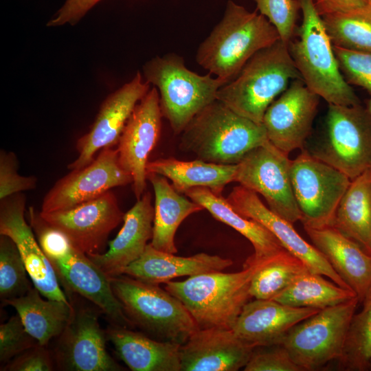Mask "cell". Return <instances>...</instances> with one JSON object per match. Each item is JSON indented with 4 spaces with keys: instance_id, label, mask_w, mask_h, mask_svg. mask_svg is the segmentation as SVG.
I'll use <instances>...</instances> for the list:
<instances>
[{
    "instance_id": "6da1fadb",
    "label": "cell",
    "mask_w": 371,
    "mask_h": 371,
    "mask_svg": "<svg viewBox=\"0 0 371 371\" xmlns=\"http://www.w3.org/2000/svg\"><path fill=\"white\" fill-rule=\"evenodd\" d=\"M28 213L38 242L65 291L89 300L111 324L133 327L112 290L111 278L63 232L45 222L33 207H29Z\"/></svg>"
},
{
    "instance_id": "7a4b0ae2",
    "label": "cell",
    "mask_w": 371,
    "mask_h": 371,
    "mask_svg": "<svg viewBox=\"0 0 371 371\" xmlns=\"http://www.w3.org/2000/svg\"><path fill=\"white\" fill-rule=\"evenodd\" d=\"M279 40L265 16L228 0L223 18L200 44L196 60L208 73L229 82L256 52Z\"/></svg>"
},
{
    "instance_id": "3957f363",
    "label": "cell",
    "mask_w": 371,
    "mask_h": 371,
    "mask_svg": "<svg viewBox=\"0 0 371 371\" xmlns=\"http://www.w3.org/2000/svg\"><path fill=\"white\" fill-rule=\"evenodd\" d=\"M297 78L301 76L288 45L279 40L256 52L238 76L218 91L216 100L238 115L262 124L269 105L290 80Z\"/></svg>"
},
{
    "instance_id": "277c9868",
    "label": "cell",
    "mask_w": 371,
    "mask_h": 371,
    "mask_svg": "<svg viewBox=\"0 0 371 371\" xmlns=\"http://www.w3.org/2000/svg\"><path fill=\"white\" fill-rule=\"evenodd\" d=\"M302 22L289 50L305 85L328 104L353 106L360 101L342 75L322 16L313 0H298Z\"/></svg>"
},
{
    "instance_id": "5b68a950",
    "label": "cell",
    "mask_w": 371,
    "mask_h": 371,
    "mask_svg": "<svg viewBox=\"0 0 371 371\" xmlns=\"http://www.w3.org/2000/svg\"><path fill=\"white\" fill-rule=\"evenodd\" d=\"M182 144L199 159L237 164L252 149L269 141L262 124L256 123L216 100L190 122Z\"/></svg>"
},
{
    "instance_id": "8992f818",
    "label": "cell",
    "mask_w": 371,
    "mask_h": 371,
    "mask_svg": "<svg viewBox=\"0 0 371 371\" xmlns=\"http://www.w3.org/2000/svg\"><path fill=\"white\" fill-rule=\"evenodd\" d=\"M254 271V265L245 262L240 271H212L183 281L171 280L165 283V289L183 304L199 328L232 329L251 297L249 286Z\"/></svg>"
},
{
    "instance_id": "52a82bcc",
    "label": "cell",
    "mask_w": 371,
    "mask_h": 371,
    "mask_svg": "<svg viewBox=\"0 0 371 371\" xmlns=\"http://www.w3.org/2000/svg\"><path fill=\"white\" fill-rule=\"evenodd\" d=\"M143 73L159 94L162 117L175 133H181L193 117L216 100L218 91L228 82L208 73L188 69L182 57L171 53L148 61Z\"/></svg>"
},
{
    "instance_id": "ba28073f",
    "label": "cell",
    "mask_w": 371,
    "mask_h": 371,
    "mask_svg": "<svg viewBox=\"0 0 371 371\" xmlns=\"http://www.w3.org/2000/svg\"><path fill=\"white\" fill-rule=\"evenodd\" d=\"M111 284L133 324L154 337L182 345L199 329L183 304L158 284L126 275L111 278Z\"/></svg>"
},
{
    "instance_id": "9c48e42d",
    "label": "cell",
    "mask_w": 371,
    "mask_h": 371,
    "mask_svg": "<svg viewBox=\"0 0 371 371\" xmlns=\"http://www.w3.org/2000/svg\"><path fill=\"white\" fill-rule=\"evenodd\" d=\"M359 304L357 297L321 309L294 326L280 346L303 370L319 368L342 356L348 329Z\"/></svg>"
},
{
    "instance_id": "30bf717a",
    "label": "cell",
    "mask_w": 371,
    "mask_h": 371,
    "mask_svg": "<svg viewBox=\"0 0 371 371\" xmlns=\"http://www.w3.org/2000/svg\"><path fill=\"white\" fill-rule=\"evenodd\" d=\"M311 153L350 180L371 169V113L360 104H328L324 139Z\"/></svg>"
},
{
    "instance_id": "8fae6325",
    "label": "cell",
    "mask_w": 371,
    "mask_h": 371,
    "mask_svg": "<svg viewBox=\"0 0 371 371\" xmlns=\"http://www.w3.org/2000/svg\"><path fill=\"white\" fill-rule=\"evenodd\" d=\"M291 179L304 227L332 226L351 180L304 149L291 160Z\"/></svg>"
},
{
    "instance_id": "7c38bea8",
    "label": "cell",
    "mask_w": 371,
    "mask_h": 371,
    "mask_svg": "<svg viewBox=\"0 0 371 371\" xmlns=\"http://www.w3.org/2000/svg\"><path fill=\"white\" fill-rule=\"evenodd\" d=\"M291 162L289 154L268 141L237 164L234 181L262 195L272 212L293 224L302 214L292 188Z\"/></svg>"
},
{
    "instance_id": "4fadbf2b",
    "label": "cell",
    "mask_w": 371,
    "mask_h": 371,
    "mask_svg": "<svg viewBox=\"0 0 371 371\" xmlns=\"http://www.w3.org/2000/svg\"><path fill=\"white\" fill-rule=\"evenodd\" d=\"M74 313L51 352L55 366L69 371H120L124 368L109 354L106 331L100 327L101 311L70 301Z\"/></svg>"
},
{
    "instance_id": "5bb4252c",
    "label": "cell",
    "mask_w": 371,
    "mask_h": 371,
    "mask_svg": "<svg viewBox=\"0 0 371 371\" xmlns=\"http://www.w3.org/2000/svg\"><path fill=\"white\" fill-rule=\"evenodd\" d=\"M131 183L133 177L121 166L117 148H104L90 164L58 179L45 195L41 212L68 210Z\"/></svg>"
},
{
    "instance_id": "9a60e30c",
    "label": "cell",
    "mask_w": 371,
    "mask_h": 371,
    "mask_svg": "<svg viewBox=\"0 0 371 371\" xmlns=\"http://www.w3.org/2000/svg\"><path fill=\"white\" fill-rule=\"evenodd\" d=\"M39 214L45 222L63 232L76 248L87 255L101 253L109 235L124 216L111 190L68 210Z\"/></svg>"
},
{
    "instance_id": "2e32d148",
    "label": "cell",
    "mask_w": 371,
    "mask_h": 371,
    "mask_svg": "<svg viewBox=\"0 0 371 371\" xmlns=\"http://www.w3.org/2000/svg\"><path fill=\"white\" fill-rule=\"evenodd\" d=\"M319 99L301 78L293 80L264 115L262 124L269 141L287 154L302 150L311 131Z\"/></svg>"
},
{
    "instance_id": "e0dca14e",
    "label": "cell",
    "mask_w": 371,
    "mask_h": 371,
    "mask_svg": "<svg viewBox=\"0 0 371 371\" xmlns=\"http://www.w3.org/2000/svg\"><path fill=\"white\" fill-rule=\"evenodd\" d=\"M161 117L159 91L153 86L135 107L117 143L119 162L133 177L137 200L146 189L148 159L160 136Z\"/></svg>"
},
{
    "instance_id": "ac0fdd59",
    "label": "cell",
    "mask_w": 371,
    "mask_h": 371,
    "mask_svg": "<svg viewBox=\"0 0 371 371\" xmlns=\"http://www.w3.org/2000/svg\"><path fill=\"white\" fill-rule=\"evenodd\" d=\"M149 89L150 84L137 71L130 82L106 97L89 131L78 139V155L68 168H81L94 159L97 152L117 144L135 107Z\"/></svg>"
},
{
    "instance_id": "d6986e66",
    "label": "cell",
    "mask_w": 371,
    "mask_h": 371,
    "mask_svg": "<svg viewBox=\"0 0 371 371\" xmlns=\"http://www.w3.org/2000/svg\"><path fill=\"white\" fill-rule=\"evenodd\" d=\"M25 196L21 192L1 200L0 235H5L14 242L33 285L43 297L69 302L32 227L25 219Z\"/></svg>"
},
{
    "instance_id": "ffe728a7",
    "label": "cell",
    "mask_w": 371,
    "mask_h": 371,
    "mask_svg": "<svg viewBox=\"0 0 371 371\" xmlns=\"http://www.w3.org/2000/svg\"><path fill=\"white\" fill-rule=\"evenodd\" d=\"M226 199L238 214L256 221L270 232L281 245L301 260L311 272L326 276L339 286L352 290L324 256L297 232L293 223L272 212L261 201L258 194L239 185L233 188Z\"/></svg>"
},
{
    "instance_id": "44dd1931",
    "label": "cell",
    "mask_w": 371,
    "mask_h": 371,
    "mask_svg": "<svg viewBox=\"0 0 371 371\" xmlns=\"http://www.w3.org/2000/svg\"><path fill=\"white\" fill-rule=\"evenodd\" d=\"M319 311L289 306L273 300L255 299L245 304L232 330L254 348L280 346L294 326Z\"/></svg>"
},
{
    "instance_id": "7402d4cb",
    "label": "cell",
    "mask_w": 371,
    "mask_h": 371,
    "mask_svg": "<svg viewBox=\"0 0 371 371\" xmlns=\"http://www.w3.org/2000/svg\"><path fill=\"white\" fill-rule=\"evenodd\" d=\"M254 349L232 329L199 328L181 345V371H236L246 366Z\"/></svg>"
},
{
    "instance_id": "603a6c76",
    "label": "cell",
    "mask_w": 371,
    "mask_h": 371,
    "mask_svg": "<svg viewBox=\"0 0 371 371\" xmlns=\"http://www.w3.org/2000/svg\"><path fill=\"white\" fill-rule=\"evenodd\" d=\"M145 192L124 216V224L104 253L87 255L110 278L123 275L126 267L138 259L153 236L154 206Z\"/></svg>"
},
{
    "instance_id": "cb8c5ba5",
    "label": "cell",
    "mask_w": 371,
    "mask_h": 371,
    "mask_svg": "<svg viewBox=\"0 0 371 371\" xmlns=\"http://www.w3.org/2000/svg\"><path fill=\"white\" fill-rule=\"evenodd\" d=\"M304 228L313 245L362 304L371 295V256L333 226Z\"/></svg>"
},
{
    "instance_id": "d4e9b609",
    "label": "cell",
    "mask_w": 371,
    "mask_h": 371,
    "mask_svg": "<svg viewBox=\"0 0 371 371\" xmlns=\"http://www.w3.org/2000/svg\"><path fill=\"white\" fill-rule=\"evenodd\" d=\"M155 249L150 243L141 256L126 267L123 275L153 284L181 276L220 271L232 265L228 258L205 253L182 257Z\"/></svg>"
},
{
    "instance_id": "484cf974",
    "label": "cell",
    "mask_w": 371,
    "mask_h": 371,
    "mask_svg": "<svg viewBox=\"0 0 371 371\" xmlns=\"http://www.w3.org/2000/svg\"><path fill=\"white\" fill-rule=\"evenodd\" d=\"M120 359L133 371H181V344L153 339L111 324L106 331Z\"/></svg>"
},
{
    "instance_id": "4316f807",
    "label": "cell",
    "mask_w": 371,
    "mask_h": 371,
    "mask_svg": "<svg viewBox=\"0 0 371 371\" xmlns=\"http://www.w3.org/2000/svg\"><path fill=\"white\" fill-rule=\"evenodd\" d=\"M147 180L155 194L153 236L150 244L156 249L176 254V232L190 214L204 208L197 203L181 196L161 175L148 172Z\"/></svg>"
},
{
    "instance_id": "83f0119b",
    "label": "cell",
    "mask_w": 371,
    "mask_h": 371,
    "mask_svg": "<svg viewBox=\"0 0 371 371\" xmlns=\"http://www.w3.org/2000/svg\"><path fill=\"white\" fill-rule=\"evenodd\" d=\"M237 164H219L201 159L181 161L175 158H160L148 161L147 173H155L171 181L180 194L191 188H207L221 194L225 186L234 181Z\"/></svg>"
},
{
    "instance_id": "f1b7e54d",
    "label": "cell",
    "mask_w": 371,
    "mask_h": 371,
    "mask_svg": "<svg viewBox=\"0 0 371 371\" xmlns=\"http://www.w3.org/2000/svg\"><path fill=\"white\" fill-rule=\"evenodd\" d=\"M34 286L23 295L2 304L12 306L20 317L26 330L39 344L47 346L57 337L72 317L71 302L45 300Z\"/></svg>"
},
{
    "instance_id": "f546056e",
    "label": "cell",
    "mask_w": 371,
    "mask_h": 371,
    "mask_svg": "<svg viewBox=\"0 0 371 371\" xmlns=\"http://www.w3.org/2000/svg\"><path fill=\"white\" fill-rule=\"evenodd\" d=\"M185 194L207 210L214 218L245 237L254 247L253 257L263 258L284 249L270 232L256 221L238 214L221 194H216L204 187L191 188Z\"/></svg>"
},
{
    "instance_id": "4dcf8cb0",
    "label": "cell",
    "mask_w": 371,
    "mask_h": 371,
    "mask_svg": "<svg viewBox=\"0 0 371 371\" xmlns=\"http://www.w3.org/2000/svg\"><path fill=\"white\" fill-rule=\"evenodd\" d=\"M371 256V169L351 180L333 225Z\"/></svg>"
},
{
    "instance_id": "1f68e13d",
    "label": "cell",
    "mask_w": 371,
    "mask_h": 371,
    "mask_svg": "<svg viewBox=\"0 0 371 371\" xmlns=\"http://www.w3.org/2000/svg\"><path fill=\"white\" fill-rule=\"evenodd\" d=\"M245 262L254 267L249 293L258 300H271L309 271L301 260L285 249L260 258L251 255Z\"/></svg>"
},
{
    "instance_id": "d6a6232c",
    "label": "cell",
    "mask_w": 371,
    "mask_h": 371,
    "mask_svg": "<svg viewBox=\"0 0 371 371\" xmlns=\"http://www.w3.org/2000/svg\"><path fill=\"white\" fill-rule=\"evenodd\" d=\"M357 297L349 289L341 287L308 271L271 300L295 307L323 309Z\"/></svg>"
},
{
    "instance_id": "836d02e7",
    "label": "cell",
    "mask_w": 371,
    "mask_h": 371,
    "mask_svg": "<svg viewBox=\"0 0 371 371\" xmlns=\"http://www.w3.org/2000/svg\"><path fill=\"white\" fill-rule=\"evenodd\" d=\"M333 46L371 52V2L342 12L322 16Z\"/></svg>"
},
{
    "instance_id": "e575fe53",
    "label": "cell",
    "mask_w": 371,
    "mask_h": 371,
    "mask_svg": "<svg viewBox=\"0 0 371 371\" xmlns=\"http://www.w3.org/2000/svg\"><path fill=\"white\" fill-rule=\"evenodd\" d=\"M362 304L361 311L352 316L339 360L349 370H368L371 359V295Z\"/></svg>"
},
{
    "instance_id": "d590c367",
    "label": "cell",
    "mask_w": 371,
    "mask_h": 371,
    "mask_svg": "<svg viewBox=\"0 0 371 371\" xmlns=\"http://www.w3.org/2000/svg\"><path fill=\"white\" fill-rule=\"evenodd\" d=\"M33 283L14 242L0 236V299L1 303L25 294Z\"/></svg>"
},
{
    "instance_id": "8d00e7d4",
    "label": "cell",
    "mask_w": 371,
    "mask_h": 371,
    "mask_svg": "<svg viewBox=\"0 0 371 371\" xmlns=\"http://www.w3.org/2000/svg\"><path fill=\"white\" fill-rule=\"evenodd\" d=\"M259 13L277 30L280 41L289 45L293 36L300 4L298 0H254Z\"/></svg>"
},
{
    "instance_id": "74e56055",
    "label": "cell",
    "mask_w": 371,
    "mask_h": 371,
    "mask_svg": "<svg viewBox=\"0 0 371 371\" xmlns=\"http://www.w3.org/2000/svg\"><path fill=\"white\" fill-rule=\"evenodd\" d=\"M339 69L349 85L361 87L371 95V52L333 46Z\"/></svg>"
},
{
    "instance_id": "f35d334b",
    "label": "cell",
    "mask_w": 371,
    "mask_h": 371,
    "mask_svg": "<svg viewBox=\"0 0 371 371\" xmlns=\"http://www.w3.org/2000/svg\"><path fill=\"white\" fill-rule=\"evenodd\" d=\"M39 344L16 315L0 325V363L5 365L25 350Z\"/></svg>"
},
{
    "instance_id": "ab89813d",
    "label": "cell",
    "mask_w": 371,
    "mask_h": 371,
    "mask_svg": "<svg viewBox=\"0 0 371 371\" xmlns=\"http://www.w3.org/2000/svg\"><path fill=\"white\" fill-rule=\"evenodd\" d=\"M34 176L24 177L17 172V159L12 152H0V200L36 187Z\"/></svg>"
},
{
    "instance_id": "60d3db41",
    "label": "cell",
    "mask_w": 371,
    "mask_h": 371,
    "mask_svg": "<svg viewBox=\"0 0 371 371\" xmlns=\"http://www.w3.org/2000/svg\"><path fill=\"white\" fill-rule=\"evenodd\" d=\"M245 371H302L282 346L253 352L244 367Z\"/></svg>"
},
{
    "instance_id": "b9f144b4",
    "label": "cell",
    "mask_w": 371,
    "mask_h": 371,
    "mask_svg": "<svg viewBox=\"0 0 371 371\" xmlns=\"http://www.w3.org/2000/svg\"><path fill=\"white\" fill-rule=\"evenodd\" d=\"M55 363L47 346L38 344L1 366V371H52Z\"/></svg>"
},
{
    "instance_id": "7bdbcfd3",
    "label": "cell",
    "mask_w": 371,
    "mask_h": 371,
    "mask_svg": "<svg viewBox=\"0 0 371 371\" xmlns=\"http://www.w3.org/2000/svg\"><path fill=\"white\" fill-rule=\"evenodd\" d=\"M101 0H66L47 25H75Z\"/></svg>"
},
{
    "instance_id": "ee69618b",
    "label": "cell",
    "mask_w": 371,
    "mask_h": 371,
    "mask_svg": "<svg viewBox=\"0 0 371 371\" xmlns=\"http://www.w3.org/2000/svg\"><path fill=\"white\" fill-rule=\"evenodd\" d=\"M322 16L347 12L366 5L368 0H313Z\"/></svg>"
},
{
    "instance_id": "f6af8a7d",
    "label": "cell",
    "mask_w": 371,
    "mask_h": 371,
    "mask_svg": "<svg viewBox=\"0 0 371 371\" xmlns=\"http://www.w3.org/2000/svg\"><path fill=\"white\" fill-rule=\"evenodd\" d=\"M367 109H368V111L371 113V98L369 100L368 102V107Z\"/></svg>"
},
{
    "instance_id": "bcb514c9",
    "label": "cell",
    "mask_w": 371,
    "mask_h": 371,
    "mask_svg": "<svg viewBox=\"0 0 371 371\" xmlns=\"http://www.w3.org/2000/svg\"><path fill=\"white\" fill-rule=\"evenodd\" d=\"M368 369L371 370V359H370V360L369 361Z\"/></svg>"
},
{
    "instance_id": "7dc6e473",
    "label": "cell",
    "mask_w": 371,
    "mask_h": 371,
    "mask_svg": "<svg viewBox=\"0 0 371 371\" xmlns=\"http://www.w3.org/2000/svg\"><path fill=\"white\" fill-rule=\"evenodd\" d=\"M370 2H371V0H368Z\"/></svg>"
}]
</instances>
